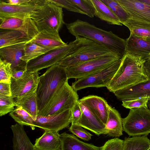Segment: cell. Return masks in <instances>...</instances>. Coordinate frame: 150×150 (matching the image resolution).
Listing matches in <instances>:
<instances>
[{
	"label": "cell",
	"mask_w": 150,
	"mask_h": 150,
	"mask_svg": "<svg viewBox=\"0 0 150 150\" xmlns=\"http://www.w3.org/2000/svg\"><path fill=\"white\" fill-rule=\"evenodd\" d=\"M91 40L79 36L65 46L51 50L30 60L27 63V71L34 72L59 64L66 57L73 54Z\"/></svg>",
	"instance_id": "277c9868"
},
{
	"label": "cell",
	"mask_w": 150,
	"mask_h": 150,
	"mask_svg": "<svg viewBox=\"0 0 150 150\" xmlns=\"http://www.w3.org/2000/svg\"><path fill=\"white\" fill-rule=\"evenodd\" d=\"M126 52L146 59L150 56V42L130 34L126 40Z\"/></svg>",
	"instance_id": "ffe728a7"
},
{
	"label": "cell",
	"mask_w": 150,
	"mask_h": 150,
	"mask_svg": "<svg viewBox=\"0 0 150 150\" xmlns=\"http://www.w3.org/2000/svg\"><path fill=\"white\" fill-rule=\"evenodd\" d=\"M34 146L37 150H61L60 134L58 132L45 131L36 139Z\"/></svg>",
	"instance_id": "44dd1931"
},
{
	"label": "cell",
	"mask_w": 150,
	"mask_h": 150,
	"mask_svg": "<svg viewBox=\"0 0 150 150\" xmlns=\"http://www.w3.org/2000/svg\"><path fill=\"white\" fill-rule=\"evenodd\" d=\"M30 18L39 32L48 30L59 32L65 23L62 8L48 0L38 6Z\"/></svg>",
	"instance_id": "5b68a950"
},
{
	"label": "cell",
	"mask_w": 150,
	"mask_h": 150,
	"mask_svg": "<svg viewBox=\"0 0 150 150\" xmlns=\"http://www.w3.org/2000/svg\"><path fill=\"white\" fill-rule=\"evenodd\" d=\"M79 100L77 91L67 82L59 88L38 115H52L71 110Z\"/></svg>",
	"instance_id": "8992f818"
},
{
	"label": "cell",
	"mask_w": 150,
	"mask_h": 150,
	"mask_svg": "<svg viewBox=\"0 0 150 150\" xmlns=\"http://www.w3.org/2000/svg\"><path fill=\"white\" fill-rule=\"evenodd\" d=\"M71 111L72 119L71 124H76L82 114L79 100L76 102L73 108L71 110Z\"/></svg>",
	"instance_id": "b9f144b4"
},
{
	"label": "cell",
	"mask_w": 150,
	"mask_h": 150,
	"mask_svg": "<svg viewBox=\"0 0 150 150\" xmlns=\"http://www.w3.org/2000/svg\"><path fill=\"white\" fill-rule=\"evenodd\" d=\"M106 55H113L121 59L123 58L119 54L106 47L91 41L73 54L64 58L58 64L67 68Z\"/></svg>",
	"instance_id": "52a82bcc"
},
{
	"label": "cell",
	"mask_w": 150,
	"mask_h": 150,
	"mask_svg": "<svg viewBox=\"0 0 150 150\" xmlns=\"http://www.w3.org/2000/svg\"><path fill=\"white\" fill-rule=\"evenodd\" d=\"M23 33L16 30L0 29V48L31 40Z\"/></svg>",
	"instance_id": "484cf974"
},
{
	"label": "cell",
	"mask_w": 150,
	"mask_h": 150,
	"mask_svg": "<svg viewBox=\"0 0 150 150\" xmlns=\"http://www.w3.org/2000/svg\"><path fill=\"white\" fill-rule=\"evenodd\" d=\"M146 60L126 52L117 70L106 87L108 89L113 93L148 80L144 67Z\"/></svg>",
	"instance_id": "6da1fadb"
},
{
	"label": "cell",
	"mask_w": 150,
	"mask_h": 150,
	"mask_svg": "<svg viewBox=\"0 0 150 150\" xmlns=\"http://www.w3.org/2000/svg\"><path fill=\"white\" fill-rule=\"evenodd\" d=\"M96 9L95 16L108 23L122 25L117 17L100 0H91Z\"/></svg>",
	"instance_id": "83f0119b"
},
{
	"label": "cell",
	"mask_w": 150,
	"mask_h": 150,
	"mask_svg": "<svg viewBox=\"0 0 150 150\" xmlns=\"http://www.w3.org/2000/svg\"><path fill=\"white\" fill-rule=\"evenodd\" d=\"M107 6L123 24L128 20L129 15L116 0H100Z\"/></svg>",
	"instance_id": "d6a6232c"
},
{
	"label": "cell",
	"mask_w": 150,
	"mask_h": 150,
	"mask_svg": "<svg viewBox=\"0 0 150 150\" xmlns=\"http://www.w3.org/2000/svg\"><path fill=\"white\" fill-rule=\"evenodd\" d=\"M147 150H150V145L149 148Z\"/></svg>",
	"instance_id": "681fc988"
},
{
	"label": "cell",
	"mask_w": 150,
	"mask_h": 150,
	"mask_svg": "<svg viewBox=\"0 0 150 150\" xmlns=\"http://www.w3.org/2000/svg\"><path fill=\"white\" fill-rule=\"evenodd\" d=\"M140 1L150 5V0H139Z\"/></svg>",
	"instance_id": "bcb514c9"
},
{
	"label": "cell",
	"mask_w": 150,
	"mask_h": 150,
	"mask_svg": "<svg viewBox=\"0 0 150 150\" xmlns=\"http://www.w3.org/2000/svg\"><path fill=\"white\" fill-rule=\"evenodd\" d=\"M85 105L105 125L106 123L110 106L102 97L90 95L79 100Z\"/></svg>",
	"instance_id": "e0dca14e"
},
{
	"label": "cell",
	"mask_w": 150,
	"mask_h": 150,
	"mask_svg": "<svg viewBox=\"0 0 150 150\" xmlns=\"http://www.w3.org/2000/svg\"><path fill=\"white\" fill-rule=\"evenodd\" d=\"M0 29L16 30L21 31L31 39L39 31L31 18L0 17Z\"/></svg>",
	"instance_id": "4fadbf2b"
},
{
	"label": "cell",
	"mask_w": 150,
	"mask_h": 150,
	"mask_svg": "<svg viewBox=\"0 0 150 150\" xmlns=\"http://www.w3.org/2000/svg\"><path fill=\"white\" fill-rule=\"evenodd\" d=\"M105 129V134L112 137H119L123 134L122 118L118 111L110 106Z\"/></svg>",
	"instance_id": "d4e9b609"
},
{
	"label": "cell",
	"mask_w": 150,
	"mask_h": 150,
	"mask_svg": "<svg viewBox=\"0 0 150 150\" xmlns=\"http://www.w3.org/2000/svg\"><path fill=\"white\" fill-rule=\"evenodd\" d=\"M64 24L68 32L75 37L85 38L105 46L122 57L126 53L125 40L111 31L104 30L79 19Z\"/></svg>",
	"instance_id": "7a4b0ae2"
},
{
	"label": "cell",
	"mask_w": 150,
	"mask_h": 150,
	"mask_svg": "<svg viewBox=\"0 0 150 150\" xmlns=\"http://www.w3.org/2000/svg\"><path fill=\"white\" fill-rule=\"evenodd\" d=\"M31 41L44 46L54 48L63 47L67 44L62 41L59 32L48 30L39 32Z\"/></svg>",
	"instance_id": "603a6c76"
},
{
	"label": "cell",
	"mask_w": 150,
	"mask_h": 150,
	"mask_svg": "<svg viewBox=\"0 0 150 150\" xmlns=\"http://www.w3.org/2000/svg\"><path fill=\"white\" fill-rule=\"evenodd\" d=\"M123 150H147L150 145V140L145 136L125 137Z\"/></svg>",
	"instance_id": "4dcf8cb0"
},
{
	"label": "cell",
	"mask_w": 150,
	"mask_h": 150,
	"mask_svg": "<svg viewBox=\"0 0 150 150\" xmlns=\"http://www.w3.org/2000/svg\"><path fill=\"white\" fill-rule=\"evenodd\" d=\"M69 131L78 137L85 141H89L93 135L89 132L77 124H71Z\"/></svg>",
	"instance_id": "74e56055"
},
{
	"label": "cell",
	"mask_w": 150,
	"mask_h": 150,
	"mask_svg": "<svg viewBox=\"0 0 150 150\" xmlns=\"http://www.w3.org/2000/svg\"><path fill=\"white\" fill-rule=\"evenodd\" d=\"M39 74L38 71H27L22 78L18 80L11 78V96L14 99L36 91L39 80Z\"/></svg>",
	"instance_id": "7c38bea8"
},
{
	"label": "cell",
	"mask_w": 150,
	"mask_h": 150,
	"mask_svg": "<svg viewBox=\"0 0 150 150\" xmlns=\"http://www.w3.org/2000/svg\"><path fill=\"white\" fill-rule=\"evenodd\" d=\"M48 0L56 5L62 8H64L68 11L85 14L78 7L70 1L69 0Z\"/></svg>",
	"instance_id": "f35d334b"
},
{
	"label": "cell",
	"mask_w": 150,
	"mask_h": 150,
	"mask_svg": "<svg viewBox=\"0 0 150 150\" xmlns=\"http://www.w3.org/2000/svg\"><path fill=\"white\" fill-rule=\"evenodd\" d=\"M121 59L113 55L100 57L66 68L68 79H79L96 73Z\"/></svg>",
	"instance_id": "30bf717a"
},
{
	"label": "cell",
	"mask_w": 150,
	"mask_h": 150,
	"mask_svg": "<svg viewBox=\"0 0 150 150\" xmlns=\"http://www.w3.org/2000/svg\"><path fill=\"white\" fill-rule=\"evenodd\" d=\"M149 98L147 96L136 99L122 101V105L124 107L131 109L132 108L148 107Z\"/></svg>",
	"instance_id": "d590c367"
},
{
	"label": "cell",
	"mask_w": 150,
	"mask_h": 150,
	"mask_svg": "<svg viewBox=\"0 0 150 150\" xmlns=\"http://www.w3.org/2000/svg\"><path fill=\"white\" fill-rule=\"evenodd\" d=\"M14 99L16 106L21 107L36 120L39 112L36 91Z\"/></svg>",
	"instance_id": "4316f807"
},
{
	"label": "cell",
	"mask_w": 150,
	"mask_h": 150,
	"mask_svg": "<svg viewBox=\"0 0 150 150\" xmlns=\"http://www.w3.org/2000/svg\"><path fill=\"white\" fill-rule=\"evenodd\" d=\"M45 1V0H9L6 2L13 5H29L42 4Z\"/></svg>",
	"instance_id": "60d3db41"
},
{
	"label": "cell",
	"mask_w": 150,
	"mask_h": 150,
	"mask_svg": "<svg viewBox=\"0 0 150 150\" xmlns=\"http://www.w3.org/2000/svg\"><path fill=\"white\" fill-rule=\"evenodd\" d=\"M13 150H37L25 131L23 125L16 123L11 126Z\"/></svg>",
	"instance_id": "7402d4cb"
},
{
	"label": "cell",
	"mask_w": 150,
	"mask_h": 150,
	"mask_svg": "<svg viewBox=\"0 0 150 150\" xmlns=\"http://www.w3.org/2000/svg\"><path fill=\"white\" fill-rule=\"evenodd\" d=\"M123 24L129 28L130 34L150 42V26L143 22L129 18Z\"/></svg>",
	"instance_id": "f1b7e54d"
},
{
	"label": "cell",
	"mask_w": 150,
	"mask_h": 150,
	"mask_svg": "<svg viewBox=\"0 0 150 150\" xmlns=\"http://www.w3.org/2000/svg\"><path fill=\"white\" fill-rule=\"evenodd\" d=\"M129 18L150 23V5L139 0H116Z\"/></svg>",
	"instance_id": "9a60e30c"
},
{
	"label": "cell",
	"mask_w": 150,
	"mask_h": 150,
	"mask_svg": "<svg viewBox=\"0 0 150 150\" xmlns=\"http://www.w3.org/2000/svg\"><path fill=\"white\" fill-rule=\"evenodd\" d=\"M123 131L129 136L148 135L150 133V110L148 107L130 109L122 118Z\"/></svg>",
	"instance_id": "ba28073f"
},
{
	"label": "cell",
	"mask_w": 150,
	"mask_h": 150,
	"mask_svg": "<svg viewBox=\"0 0 150 150\" xmlns=\"http://www.w3.org/2000/svg\"><path fill=\"white\" fill-rule=\"evenodd\" d=\"M122 59L117 60L96 73L77 79L72 83L71 86L76 91L88 87H107L117 70Z\"/></svg>",
	"instance_id": "9c48e42d"
},
{
	"label": "cell",
	"mask_w": 150,
	"mask_h": 150,
	"mask_svg": "<svg viewBox=\"0 0 150 150\" xmlns=\"http://www.w3.org/2000/svg\"><path fill=\"white\" fill-rule=\"evenodd\" d=\"M148 107L150 110V99H149L148 103Z\"/></svg>",
	"instance_id": "7dc6e473"
},
{
	"label": "cell",
	"mask_w": 150,
	"mask_h": 150,
	"mask_svg": "<svg viewBox=\"0 0 150 150\" xmlns=\"http://www.w3.org/2000/svg\"><path fill=\"white\" fill-rule=\"evenodd\" d=\"M70 110L48 116L38 115L34 121V126L45 131L58 132L68 127L72 122Z\"/></svg>",
	"instance_id": "8fae6325"
},
{
	"label": "cell",
	"mask_w": 150,
	"mask_h": 150,
	"mask_svg": "<svg viewBox=\"0 0 150 150\" xmlns=\"http://www.w3.org/2000/svg\"><path fill=\"white\" fill-rule=\"evenodd\" d=\"M41 4L13 5L0 0V17L30 18L32 14L36 8Z\"/></svg>",
	"instance_id": "ac0fdd59"
},
{
	"label": "cell",
	"mask_w": 150,
	"mask_h": 150,
	"mask_svg": "<svg viewBox=\"0 0 150 150\" xmlns=\"http://www.w3.org/2000/svg\"><path fill=\"white\" fill-rule=\"evenodd\" d=\"M0 95L11 96V81L0 82Z\"/></svg>",
	"instance_id": "7bdbcfd3"
},
{
	"label": "cell",
	"mask_w": 150,
	"mask_h": 150,
	"mask_svg": "<svg viewBox=\"0 0 150 150\" xmlns=\"http://www.w3.org/2000/svg\"><path fill=\"white\" fill-rule=\"evenodd\" d=\"M148 59H150V57H149V58Z\"/></svg>",
	"instance_id": "f907efd6"
},
{
	"label": "cell",
	"mask_w": 150,
	"mask_h": 150,
	"mask_svg": "<svg viewBox=\"0 0 150 150\" xmlns=\"http://www.w3.org/2000/svg\"><path fill=\"white\" fill-rule=\"evenodd\" d=\"M117 98L123 101L147 96L150 99V79L134 86L117 91L113 93Z\"/></svg>",
	"instance_id": "d6986e66"
},
{
	"label": "cell",
	"mask_w": 150,
	"mask_h": 150,
	"mask_svg": "<svg viewBox=\"0 0 150 150\" xmlns=\"http://www.w3.org/2000/svg\"><path fill=\"white\" fill-rule=\"evenodd\" d=\"M142 22H143L146 25L150 26V23H147V22H144V21H142Z\"/></svg>",
	"instance_id": "c3c4849f"
},
{
	"label": "cell",
	"mask_w": 150,
	"mask_h": 150,
	"mask_svg": "<svg viewBox=\"0 0 150 150\" xmlns=\"http://www.w3.org/2000/svg\"><path fill=\"white\" fill-rule=\"evenodd\" d=\"M68 79L66 68L59 64L49 67L40 76L36 91L39 112L45 107L56 91L68 81Z\"/></svg>",
	"instance_id": "3957f363"
},
{
	"label": "cell",
	"mask_w": 150,
	"mask_h": 150,
	"mask_svg": "<svg viewBox=\"0 0 150 150\" xmlns=\"http://www.w3.org/2000/svg\"><path fill=\"white\" fill-rule=\"evenodd\" d=\"M26 68H21L12 70L11 78L17 80L22 78L26 73Z\"/></svg>",
	"instance_id": "ee69618b"
},
{
	"label": "cell",
	"mask_w": 150,
	"mask_h": 150,
	"mask_svg": "<svg viewBox=\"0 0 150 150\" xmlns=\"http://www.w3.org/2000/svg\"><path fill=\"white\" fill-rule=\"evenodd\" d=\"M12 73L11 64L0 59V82H10Z\"/></svg>",
	"instance_id": "8d00e7d4"
},
{
	"label": "cell",
	"mask_w": 150,
	"mask_h": 150,
	"mask_svg": "<svg viewBox=\"0 0 150 150\" xmlns=\"http://www.w3.org/2000/svg\"><path fill=\"white\" fill-rule=\"evenodd\" d=\"M28 42L0 48V59L10 63L12 70L21 68L26 69L27 63L22 60V58Z\"/></svg>",
	"instance_id": "5bb4252c"
},
{
	"label": "cell",
	"mask_w": 150,
	"mask_h": 150,
	"mask_svg": "<svg viewBox=\"0 0 150 150\" xmlns=\"http://www.w3.org/2000/svg\"><path fill=\"white\" fill-rule=\"evenodd\" d=\"M78 7L86 15L93 18L96 12L95 8L91 0H69Z\"/></svg>",
	"instance_id": "e575fe53"
},
{
	"label": "cell",
	"mask_w": 150,
	"mask_h": 150,
	"mask_svg": "<svg viewBox=\"0 0 150 150\" xmlns=\"http://www.w3.org/2000/svg\"><path fill=\"white\" fill-rule=\"evenodd\" d=\"M16 107L9 113L10 116L18 123L23 125L30 126L32 130L35 129L33 117L20 106Z\"/></svg>",
	"instance_id": "1f68e13d"
},
{
	"label": "cell",
	"mask_w": 150,
	"mask_h": 150,
	"mask_svg": "<svg viewBox=\"0 0 150 150\" xmlns=\"http://www.w3.org/2000/svg\"><path fill=\"white\" fill-rule=\"evenodd\" d=\"M124 140L118 138L108 140L102 146V150H123Z\"/></svg>",
	"instance_id": "ab89813d"
},
{
	"label": "cell",
	"mask_w": 150,
	"mask_h": 150,
	"mask_svg": "<svg viewBox=\"0 0 150 150\" xmlns=\"http://www.w3.org/2000/svg\"><path fill=\"white\" fill-rule=\"evenodd\" d=\"M79 102L82 114L76 124L98 136L105 134V125L85 105L79 101Z\"/></svg>",
	"instance_id": "2e32d148"
},
{
	"label": "cell",
	"mask_w": 150,
	"mask_h": 150,
	"mask_svg": "<svg viewBox=\"0 0 150 150\" xmlns=\"http://www.w3.org/2000/svg\"><path fill=\"white\" fill-rule=\"evenodd\" d=\"M60 136L61 150H102V146L83 142L74 134L64 132Z\"/></svg>",
	"instance_id": "cb8c5ba5"
},
{
	"label": "cell",
	"mask_w": 150,
	"mask_h": 150,
	"mask_svg": "<svg viewBox=\"0 0 150 150\" xmlns=\"http://www.w3.org/2000/svg\"><path fill=\"white\" fill-rule=\"evenodd\" d=\"M16 104L12 96L0 95V116H2L13 111Z\"/></svg>",
	"instance_id": "836d02e7"
},
{
	"label": "cell",
	"mask_w": 150,
	"mask_h": 150,
	"mask_svg": "<svg viewBox=\"0 0 150 150\" xmlns=\"http://www.w3.org/2000/svg\"><path fill=\"white\" fill-rule=\"evenodd\" d=\"M31 40L26 44L23 56L22 58V60L27 63L30 60L43 55L51 50L56 49L44 46L31 42Z\"/></svg>",
	"instance_id": "f546056e"
},
{
	"label": "cell",
	"mask_w": 150,
	"mask_h": 150,
	"mask_svg": "<svg viewBox=\"0 0 150 150\" xmlns=\"http://www.w3.org/2000/svg\"><path fill=\"white\" fill-rule=\"evenodd\" d=\"M144 67L147 76L150 79V59L146 60L144 63Z\"/></svg>",
	"instance_id": "f6af8a7d"
}]
</instances>
